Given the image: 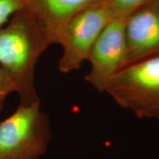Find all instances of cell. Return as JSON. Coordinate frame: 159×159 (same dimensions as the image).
<instances>
[{
	"label": "cell",
	"mask_w": 159,
	"mask_h": 159,
	"mask_svg": "<svg viewBox=\"0 0 159 159\" xmlns=\"http://www.w3.org/2000/svg\"><path fill=\"white\" fill-rule=\"evenodd\" d=\"M14 91V84L11 77L0 68V113L2 111L6 97Z\"/></svg>",
	"instance_id": "30bf717a"
},
{
	"label": "cell",
	"mask_w": 159,
	"mask_h": 159,
	"mask_svg": "<svg viewBox=\"0 0 159 159\" xmlns=\"http://www.w3.org/2000/svg\"><path fill=\"white\" fill-rule=\"evenodd\" d=\"M102 0H25L23 8L36 20L48 35L52 43H57L61 33L75 16Z\"/></svg>",
	"instance_id": "52a82bcc"
},
{
	"label": "cell",
	"mask_w": 159,
	"mask_h": 159,
	"mask_svg": "<svg viewBox=\"0 0 159 159\" xmlns=\"http://www.w3.org/2000/svg\"><path fill=\"white\" fill-rule=\"evenodd\" d=\"M103 0L80 12L66 26L58 40L63 55L59 70L69 73L80 68L105 25L114 17Z\"/></svg>",
	"instance_id": "277c9868"
},
{
	"label": "cell",
	"mask_w": 159,
	"mask_h": 159,
	"mask_svg": "<svg viewBox=\"0 0 159 159\" xmlns=\"http://www.w3.org/2000/svg\"><path fill=\"white\" fill-rule=\"evenodd\" d=\"M127 15L115 16L109 21L97 37L87 58L91 69L85 79L100 92L105 91L107 81L127 63Z\"/></svg>",
	"instance_id": "5b68a950"
},
{
	"label": "cell",
	"mask_w": 159,
	"mask_h": 159,
	"mask_svg": "<svg viewBox=\"0 0 159 159\" xmlns=\"http://www.w3.org/2000/svg\"><path fill=\"white\" fill-rule=\"evenodd\" d=\"M104 91L138 118L159 120V53L125 64Z\"/></svg>",
	"instance_id": "7a4b0ae2"
},
{
	"label": "cell",
	"mask_w": 159,
	"mask_h": 159,
	"mask_svg": "<svg viewBox=\"0 0 159 159\" xmlns=\"http://www.w3.org/2000/svg\"><path fill=\"white\" fill-rule=\"evenodd\" d=\"M52 42L37 21L22 8L0 27V68L11 77L21 106L38 102L34 85L35 65Z\"/></svg>",
	"instance_id": "6da1fadb"
},
{
	"label": "cell",
	"mask_w": 159,
	"mask_h": 159,
	"mask_svg": "<svg viewBox=\"0 0 159 159\" xmlns=\"http://www.w3.org/2000/svg\"><path fill=\"white\" fill-rule=\"evenodd\" d=\"M149 0H103L114 16L128 14L139 5Z\"/></svg>",
	"instance_id": "ba28073f"
},
{
	"label": "cell",
	"mask_w": 159,
	"mask_h": 159,
	"mask_svg": "<svg viewBox=\"0 0 159 159\" xmlns=\"http://www.w3.org/2000/svg\"><path fill=\"white\" fill-rule=\"evenodd\" d=\"M25 2V0H0V27L11 16L23 8Z\"/></svg>",
	"instance_id": "9c48e42d"
},
{
	"label": "cell",
	"mask_w": 159,
	"mask_h": 159,
	"mask_svg": "<svg viewBox=\"0 0 159 159\" xmlns=\"http://www.w3.org/2000/svg\"><path fill=\"white\" fill-rule=\"evenodd\" d=\"M127 63L159 53V0H149L128 13Z\"/></svg>",
	"instance_id": "8992f818"
},
{
	"label": "cell",
	"mask_w": 159,
	"mask_h": 159,
	"mask_svg": "<svg viewBox=\"0 0 159 159\" xmlns=\"http://www.w3.org/2000/svg\"><path fill=\"white\" fill-rule=\"evenodd\" d=\"M41 101L19 105L0 122V159H39L52 138L49 116L40 109Z\"/></svg>",
	"instance_id": "3957f363"
}]
</instances>
